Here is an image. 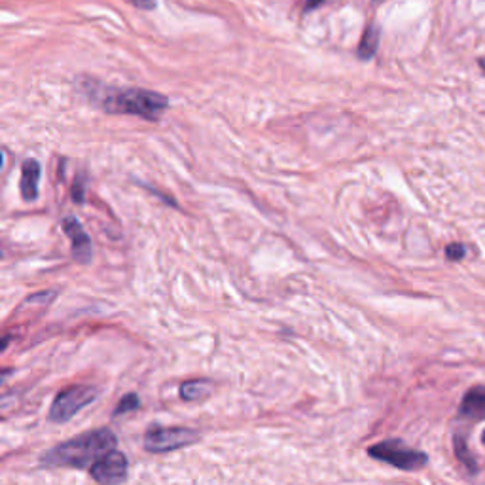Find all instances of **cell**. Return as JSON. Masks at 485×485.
Instances as JSON below:
<instances>
[{
  "label": "cell",
  "mask_w": 485,
  "mask_h": 485,
  "mask_svg": "<svg viewBox=\"0 0 485 485\" xmlns=\"http://www.w3.org/2000/svg\"><path fill=\"white\" fill-rule=\"evenodd\" d=\"M114 447H116V436L109 429H101V431L86 432L69 442L55 445L46 451L42 463L49 466L86 468Z\"/></svg>",
  "instance_id": "cell-1"
},
{
  "label": "cell",
  "mask_w": 485,
  "mask_h": 485,
  "mask_svg": "<svg viewBox=\"0 0 485 485\" xmlns=\"http://www.w3.org/2000/svg\"><path fill=\"white\" fill-rule=\"evenodd\" d=\"M169 106L167 97L148 89H110L103 97V109L114 114H131L157 122Z\"/></svg>",
  "instance_id": "cell-2"
},
{
  "label": "cell",
  "mask_w": 485,
  "mask_h": 485,
  "mask_svg": "<svg viewBox=\"0 0 485 485\" xmlns=\"http://www.w3.org/2000/svg\"><path fill=\"white\" fill-rule=\"evenodd\" d=\"M97 397H99V389L93 385H72L69 389H63L51 404L49 421L57 424L67 423L78 411L93 402Z\"/></svg>",
  "instance_id": "cell-3"
},
{
  "label": "cell",
  "mask_w": 485,
  "mask_h": 485,
  "mask_svg": "<svg viewBox=\"0 0 485 485\" xmlns=\"http://www.w3.org/2000/svg\"><path fill=\"white\" fill-rule=\"evenodd\" d=\"M369 457L383 461L387 465H392L400 470H419L427 465L429 457L423 451L411 450L400 442V440H385L381 444L372 445L368 450Z\"/></svg>",
  "instance_id": "cell-4"
},
{
  "label": "cell",
  "mask_w": 485,
  "mask_h": 485,
  "mask_svg": "<svg viewBox=\"0 0 485 485\" xmlns=\"http://www.w3.org/2000/svg\"><path fill=\"white\" fill-rule=\"evenodd\" d=\"M198 431L184 429V427H159L154 424L144 434V450L150 453H167V451L180 450L184 445L198 442Z\"/></svg>",
  "instance_id": "cell-5"
},
{
  "label": "cell",
  "mask_w": 485,
  "mask_h": 485,
  "mask_svg": "<svg viewBox=\"0 0 485 485\" xmlns=\"http://www.w3.org/2000/svg\"><path fill=\"white\" fill-rule=\"evenodd\" d=\"M91 478L99 484H120L127 478V459L120 451L110 450L91 465Z\"/></svg>",
  "instance_id": "cell-6"
},
{
  "label": "cell",
  "mask_w": 485,
  "mask_h": 485,
  "mask_svg": "<svg viewBox=\"0 0 485 485\" xmlns=\"http://www.w3.org/2000/svg\"><path fill=\"white\" fill-rule=\"evenodd\" d=\"M63 230L72 241L74 260L80 262V264H88L91 260V239H89L88 233L84 232L82 224L74 216H69V218L63 220Z\"/></svg>",
  "instance_id": "cell-7"
},
{
  "label": "cell",
  "mask_w": 485,
  "mask_h": 485,
  "mask_svg": "<svg viewBox=\"0 0 485 485\" xmlns=\"http://www.w3.org/2000/svg\"><path fill=\"white\" fill-rule=\"evenodd\" d=\"M461 417H466V419H472V421H479V419H485V387L484 385H478V387H472L468 392L463 398L461 402V410H459Z\"/></svg>",
  "instance_id": "cell-8"
},
{
  "label": "cell",
  "mask_w": 485,
  "mask_h": 485,
  "mask_svg": "<svg viewBox=\"0 0 485 485\" xmlns=\"http://www.w3.org/2000/svg\"><path fill=\"white\" fill-rule=\"evenodd\" d=\"M38 178H40V164L36 159L23 161L21 167V196L27 201L38 198Z\"/></svg>",
  "instance_id": "cell-9"
},
{
  "label": "cell",
  "mask_w": 485,
  "mask_h": 485,
  "mask_svg": "<svg viewBox=\"0 0 485 485\" xmlns=\"http://www.w3.org/2000/svg\"><path fill=\"white\" fill-rule=\"evenodd\" d=\"M214 389V385L207 379H193V381H186L180 385V397L182 400H201V398L209 397Z\"/></svg>",
  "instance_id": "cell-10"
},
{
  "label": "cell",
  "mask_w": 485,
  "mask_h": 485,
  "mask_svg": "<svg viewBox=\"0 0 485 485\" xmlns=\"http://www.w3.org/2000/svg\"><path fill=\"white\" fill-rule=\"evenodd\" d=\"M377 46H379V29L376 25H368V29L364 31L360 46H358V57L360 59H372L376 55Z\"/></svg>",
  "instance_id": "cell-11"
},
{
  "label": "cell",
  "mask_w": 485,
  "mask_h": 485,
  "mask_svg": "<svg viewBox=\"0 0 485 485\" xmlns=\"http://www.w3.org/2000/svg\"><path fill=\"white\" fill-rule=\"evenodd\" d=\"M453 447H455V455H457L459 461L468 468L470 474H476V472H478V465H476V461H474L470 450H468V445H466L465 436L457 434V436L453 438Z\"/></svg>",
  "instance_id": "cell-12"
},
{
  "label": "cell",
  "mask_w": 485,
  "mask_h": 485,
  "mask_svg": "<svg viewBox=\"0 0 485 485\" xmlns=\"http://www.w3.org/2000/svg\"><path fill=\"white\" fill-rule=\"evenodd\" d=\"M138 406H141V402H138L137 395H125V397L120 400V404H118L114 415H122V413H127V411L138 410Z\"/></svg>",
  "instance_id": "cell-13"
},
{
  "label": "cell",
  "mask_w": 485,
  "mask_h": 485,
  "mask_svg": "<svg viewBox=\"0 0 485 485\" xmlns=\"http://www.w3.org/2000/svg\"><path fill=\"white\" fill-rule=\"evenodd\" d=\"M466 254V248L461 243H451L447 248H445V256L450 258V260H461V258H465Z\"/></svg>",
  "instance_id": "cell-14"
},
{
  "label": "cell",
  "mask_w": 485,
  "mask_h": 485,
  "mask_svg": "<svg viewBox=\"0 0 485 485\" xmlns=\"http://www.w3.org/2000/svg\"><path fill=\"white\" fill-rule=\"evenodd\" d=\"M84 190H86V186L82 182V177H78L74 188H72V198H74L76 203H82L84 201Z\"/></svg>",
  "instance_id": "cell-15"
},
{
  "label": "cell",
  "mask_w": 485,
  "mask_h": 485,
  "mask_svg": "<svg viewBox=\"0 0 485 485\" xmlns=\"http://www.w3.org/2000/svg\"><path fill=\"white\" fill-rule=\"evenodd\" d=\"M137 8H143V10H154L157 4V0H131Z\"/></svg>",
  "instance_id": "cell-16"
},
{
  "label": "cell",
  "mask_w": 485,
  "mask_h": 485,
  "mask_svg": "<svg viewBox=\"0 0 485 485\" xmlns=\"http://www.w3.org/2000/svg\"><path fill=\"white\" fill-rule=\"evenodd\" d=\"M10 404H14V398L0 397V410H8L6 406H10Z\"/></svg>",
  "instance_id": "cell-17"
},
{
  "label": "cell",
  "mask_w": 485,
  "mask_h": 485,
  "mask_svg": "<svg viewBox=\"0 0 485 485\" xmlns=\"http://www.w3.org/2000/svg\"><path fill=\"white\" fill-rule=\"evenodd\" d=\"M324 0H308V4H305V10H315V8L319 6V4H322Z\"/></svg>",
  "instance_id": "cell-18"
},
{
  "label": "cell",
  "mask_w": 485,
  "mask_h": 485,
  "mask_svg": "<svg viewBox=\"0 0 485 485\" xmlns=\"http://www.w3.org/2000/svg\"><path fill=\"white\" fill-rule=\"evenodd\" d=\"M8 343H10V337H0V353L8 347Z\"/></svg>",
  "instance_id": "cell-19"
},
{
  "label": "cell",
  "mask_w": 485,
  "mask_h": 485,
  "mask_svg": "<svg viewBox=\"0 0 485 485\" xmlns=\"http://www.w3.org/2000/svg\"><path fill=\"white\" fill-rule=\"evenodd\" d=\"M8 374H10L8 369H0V385L4 383V379H6V377H8Z\"/></svg>",
  "instance_id": "cell-20"
},
{
  "label": "cell",
  "mask_w": 485,
  "mask_h": 485,
  "mask_svg": "<svg viewBox=\"0 0 485 485\" xmlns=\"http://www.w3.org/2000/svg\"><path fill=\"white\" fill-rule=\"evenodd\" d=\"M2 161H4V157H2V152H0V167H2Z\"/></svg>",
  "instance_id": "cell-21"
},
{
  "label": "cell",
  "mask_w": 485,
  "mask_h": 485,
  "mask_svg": "<svg viewBox=\"0 0 485 485\" xmlns=\"http://www.w3.org/2000/svg\"><path fill=\"white\" fill-rule=\"evenodd\" d=\"M482 442H484V444H485V432H484V436H482Z\"/></svg>",
  "instance_id": "cell-22"
}]
</instances>
